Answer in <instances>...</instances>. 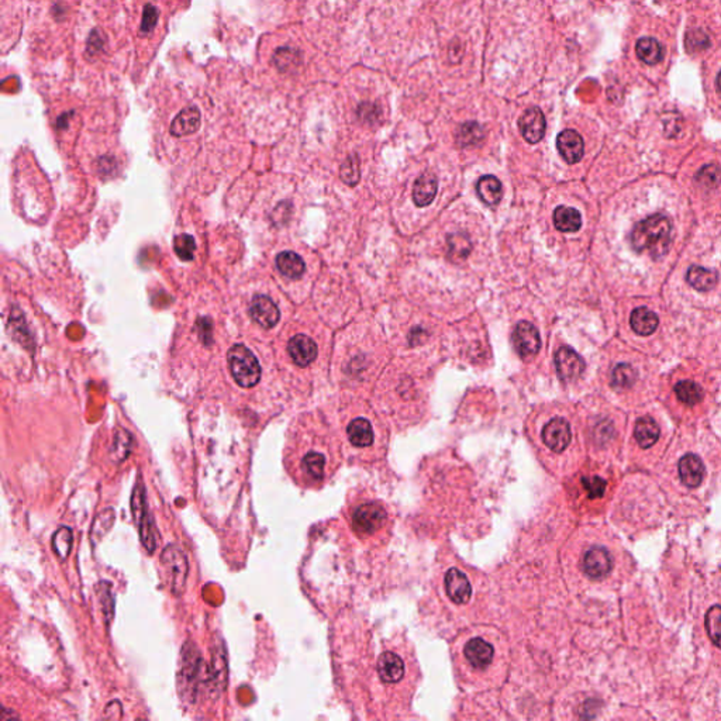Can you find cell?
<instances>
[{"label": "cell", "instance_id": "1", "mask_svg": "<svg viewBox=\"0 0 721 721\" xmlns=\"http://www.w3.org/2000/svg\"><path fill=\"white\" fill-rule=\"evenodd\" d=\"M349 523L361 540H374L389 528V513L382 502L365 499L351 509Z\"/></svg>", "mask_w": 721, "mask_h": 721}, {"label": "cell", "instance_id": "7", "mask_svg": "<svg viewBox=\"0 0 721 721\" xmlns=\"http://www.w3.org/2000/svg\"><path fill=\"white\" fill-rule=\"evenodd\" d=\"M161 563L166 575L169 590L172 592V595L179 596L185 589L189 572V563L185 553L178 546L170 544L163 550L161 555Z\"/></svg>", "mask_w": 721, "mask_h": 721}, {"label": "cell", "instance_id": "20", "mask_svg": "<svg viewBox=\"0 0 721 721\" xmlns=\"http://www.w3.org/2000/svg\"><path fill=\"white\" fill-rule=\"evenodd\" d=\"M200 110L196 106H189L173 119L169 131L173 137H185L196 133L200 129Z\"/></svg>", "mask_w": 721, "mask_h": 721}, {"label": "cell", "instance_id": "8", "mask_svg": "<svg viewBox=\"0 0 721 721\" xmlns=\"http://www.w3.org/2000/svg\"><path fill=\"white\" fill-rule=\"evenodd\" d=\"M540 443L553 455L563 454L572 443V428L566 418L554 417L543 427Z\"/></svg>", "mask_w": 721, "mask_h": 721}, {"label": "cell", "instance_id": "35", "mask_svg": "<svg viewBox=\"0 0 721 721\" xmlns=\"http://www.w3.org/2000/svg\"><path fill=\"white\" fill-rule=\"evenodd\" d=\"M72 531L68 527H61L53 537V550L55 555H58L61 560H65L72 548Z\"/></svg>", "mask_w": 721, "mask_h": 721}, {"label": "cell", "instance_id": "38", "mask_svg": "<svg viewBox=\"0 0 721 721\" xmlns=\"http://www.w3.org/2000/svg\"><path fill=\"white\" fill-rule=\"evenodd\" d=\"M582 487L583 490L586 492V496L589 499H600L603 497V494L606 493V489H607V482L605 481L603 478L597 477V475H592V477H583L582 479Z\"/></svg>", "mask_w": 721, "mask_h": 721}, {"label": "cell", "instance_id": "21", "mask_svg": "<svg viewBox=\"0 0 721 721\" xmlns=\"http://www.w3.org/2000/svg\"><path fill=\"white\" fill-rule=\"evenodd\" d=\"M276 268L283 276L289 279H299L305 273L306 265L296 252L283 251L276 256Z\"/></svg>", "mask_w": 721, "mask_h": 721}, {"label": "cell", "instance_id": "46", "mask_svg": "<svg viewBox=\"0 0 721 721\" xmlns=\"http://www.w3.org/2000/svg\"><path fill=\"white\" fill-rule=\"evenodd\" d=\"M379 116H381V110H379V106H376L375 103L367 102L358 107V117L364 123H376Z\"/></svg>", "mask_w": 721, "mask_h": 721}, {"label": "cell", "instance_id": "41", "mask_svg": "<svg viewBox=\"0 0 721 721\" xmlns=\"http://www.w3.org/2000/svg\"><path fill=\"white\" fill-rule=\"evenodd\" d=\"M158 17H160V10L154 6V4H146L144 6V11H143V20H141V27H140V34L141 36H147V34H151L158 23Z\"/></svg>", "mask_w": 721, "mask_h": 721}, {"label": "cell", "instance_id": "34", "mask_svg": "<svg viewBox=\"0 0 721 721\" xmlns=\"http://www.w3.org/2000/svg\"><path fill=\"white\" fill-rule=\"evenodd\" d=\"M637 381V371L629 364H620L614 368L612 375V384L616 388L627 389L631 388Z\"/></svg>", "mask_w": 721, "mask_h": 721}, {"label": "cell", "instance_id": "11", "mask_svg": "<svg viewBox=\"0 0 721 721\" xmlns=\"http://www.w3.org/2000/svg\"><path fill=\"white\" fill-rule=\"evenodd\" d=\"M347 440L352 450L359 452H371L376 450V433L372 423L365 417H357L348 423Z\"/></svg>", "mask_w": 721, "mask_h": 721}, {"label": "cell", "instance_id": "23", "mask_svg": "<svg viewBox=\"0 0 721 721\" xmlns=\"http://www.w3.org/2000/svg\"><path fill=\"white\" fill-rule=\"evenodd\" d=\"M688 283L695 288L699 292H708L712 291L717 285V273L712 269H706L698 265H693L689 268L686 275Z\"/></svg>", "mask_w": 721, "mask_h": 721}, {"label": "cell", "instance_id": "29", "mask_svg": "<svg viewBox=\"0 0 721 721\" xmlns=\"http://www.w3.org/2000/svg\"><path fill=\"white\" fill-rule=\"evenodd\" d=\"M484 139V130L479 123L468 121L460 126L455 133V140L460 147H474L478 146Z\"/></svg>", "mask_w": 721, "mask_h": 721}, {"label": "cell", "instance_id": "48", "mask_svg": "<svg viewBox=\"0 0 721 721\" xmlns=\"http://www.w3.org/2000/svg\"><path fill=\"white\" fill-rule=\"evenodd\" d=\"M716 85H717V89H719V92H720L721 93V71L720 72H719V75H717V80H716Z\"/></svg>", "mask_w": 721, "mask_h": 721}, {"label": "cell", "instance_id": "2", "mask_svg": "<svg viewBox=\"0 0 721 721\" xmlns=\"http://www.w3.org/2000/svg\"><path fill=\"white\" fill-rule=\"evenodd\" d=\"M672 224L663 215H652L640 222L633 233L631 244L637 252L649 251L654 258L663 255L669 246Z\"/></svg>", "mask_w": 721, "mask_h": 721}, {"label": "cell", "instance_id": "45", "mask_svg": "<svg viewBox=\"0 0 721 721\" xmlns=\"http://www.w3.org/2000/svg\"><path fill=\"white\" fill-rule=\"evenodd\" d=\"M104 48V36L99 30H93L86 43V55H97Z\"/></svg>", "mask_w": 721, "mask_h": 721}, {"label": "cell", "instance_id": "15", "mask_svg": "<svg viewBox=\"0 0 721 721\" xmlns=\"http://www.w3.org/2000/svg\"><path fill=\"white\" fill-rule=\"evenodd\" d=\"M248 312H249V316L252 320L258 322L261 327H264L266 330L275 327L281 319V313H279V309L275 305V302L264 295L255 296L251 300Z\"/></svg>", "mask_w": 721, "mask_h": 721}, {"label": "cell", "instance_id": "37", "mask_svg": "<svg viewBox=\"0 0 721 721\" xmlns=\"http://www.w3.org/2000/svg\"><path fill=\"white\" fill-rule=\"evenodd\" d=\"M696 182H699L703 188L708 189L716 188L721 182V169L719 165L710 163L703 166L696 175Z\"/></svg>", "mask_w": 721, "mask_h": 721}, {"label": "cell", "instance_id": "18", "mask_svg": "<svg viewBox=\"0 0 721 721\" xmlns=\"http://www.w3.org/2000/svg\"><path fill=\"white\" fill-rule=\"evenodd\" d=\"M678 470H679L681 481L688 487H692V489L698 487L705 479V474H706L705 464L695 454L683 455L679 461Z\"/></svg>", "mask_w": 721, "mask_h": 721}, {"label": "cell", "instance_id": "26", "mask_svg": "<svg viewBox=\"0 0 721 721\" xmlns=\"http://www.w3.org/2000/svg\"><path fill=\"white\" fill-rule=\"evenodd\" d=\"M477 192L486 205H497L502 199L503 189L500 180L493 175H484L478 180Z\"/></svg>", "mask_w": 721, "mask_h": 721}, {"label": "cell", "instance_id": "24", "mask_svg": "<svg viewBox=\"0 0 721 721\" xmlns=\"http://www.w3.org/2000/svg\"><path fill=\"white\" fill-rule=\"evenodd\" d=\"M659 434H661V430H659V425L656 424V421L651 417H641L637 420L636 423V428H634V437L639 443V445L646 450V448H651L659 438Z\"/></svg>", "mask_w": 721, "mask_h": 721}, {"label": "cell", "instance_id": "31", "mask_svg": "<svg viewBox=\"0 0 721 721\" xmlns=\"http://www.w3.org/2000/svg\"><path fill=\"white\" fill-rule=\"evenodd\" d=\"M675 395L688 406H695L703 399V389L693 381H682L675 386Z\"/></svg>", "mask_w": 721, "mask_h": 721}, {"label": "cell", "instance_id": "33", "mask_svg": "<svg viewBox=\"0 0 721 721\" xmlns=\"http://www.w3.org/2000/svg\"><path fill=\"white\" fill-rule=\"evenodd\" d=\"M705 626L709 639L721 649V606H713L708 610Z\"/></svg>", "mask_w": 721, "mask_h": 721}, {"label": "cell", "instance_id": "16", "mask_svg": "<svg viewBox=\"0 0 721 721\" xmlns=\"http://www.w3.org/2000/svg\"><path fill=\"white\" fill-rule=\"evenodd\" d=\"M558 375L562 381L572 382L578 379L585 371V361L582 357L569 347H562L555 355Z\"/></svg>", "mask_w": 721, "mask_h": 721}, {"label": "cell", "instance_id": "39", "mask_svg": "<svg viewBox=\"0 0 721 721\" xmlns=\"http://www.w3.org/2000/svg\"><path fill=\"white\" fill-rule=\"evenodd\" d=\"M173 249L182 261H192L196 251V242L189 234H180L173 241Z\"/></svg>", "mask_w": 721, "mask_h": 721}, {"label": "cell", "instance_id": "25", "mask_svg": "<svg viewBox=\"0 0 721 721\" xmlns=\"http://www.w3.org/2000/svg\"><path fill=\"white\" fill-rule=\"evenodd\" d=\"M636 54L646 65H656L663 60V48L661 43L652 37H642L637 41Z\"/></svg>", "mask_w": 721, "mask_h": 721}, {"label": "cell", "instance_id": "13", "mask_svg": "<svg viewBox=\"0 0 721 721\" xmlns=\"http://www.w3.org/2000/svg\"><path fill=\"white\" fill-rule=\"evenodd\" d=\"M513 342L517 354L526 359L537 355L541 348L538 330L527 321H520L516 325L513 332Z\"/></svg>", "mask_w": 721, "mask_h": 721}, {"label": "cell", "instance_id": "47", "mask_svg": "<svg viewBox=\"0 0 721 721\" xmlns=\"http://www.w3.org/2000/svg\"><path fill=\"white\" fill-rule=\"evenodd\" d=\"M610 434H613V425L610 421H605L603 424H599L596 427V441L597 443H602V441L607 443L612 438Z\"/></svg>", "mask_w": 721, "mask_h": 721}, {"label": "cell", "instance_id": "14", "mask_svg": "<svg viewBox=\"0 0 721 721\" xmlns=\"http://www.w3.org/2000/svg\"><path fill=\"white\" fill-rule=\"evenodd\" d=\"M519 129L526 141H528L530 144L540 143L544 139L547 130L546 116L541 112V109L540 107L527 109L519 120Z\"/></svg>", "mask_w": 721, "mask_h": 721}, {"label": "cell", "instance_id": "27", "mask_svg": "<svg viewBox=\"0 0 721 721\" xmlns=\"http://www.w3.org/2000/svg\"><path fill=\"white\" fill-rule=\"evenodd\" d=\"M554 223L555 227L563 232V233H573L578 232L582 226V217L580 213L576 209L560 206L554 212Z\"/></svg>", "mask_w": 721, "mask_h": 721}, {"label": "cell", "instance_id": "6", "mask_svg": "<svg viewBox=\"0 0 721 721\" xmlns=\"http://www.w3.org/2000/svg\"><path fill=\"white\" fill-rule=\"evenodd\" d=\"M227 362L234 381L241 388H254L261 379V367L255 355L244 345L237 344L230 348Z\"/></svg>", "mask_w": 721, "mask_h": 721}, {"label": "cell", "instance_id": "4", "mask_svg": "<svg viewBox=\"0 0 721 721\" xmlns=\"http://www.w3.org/2000/svg\"><path fill=\"white\" fill-rule=\"evenodd\" d=\"M206 678L210 679V672L205 666V661L202 659L199 649L193 642H186L182 648L179 672V686L182 696L189 700H195L200 686L206 682Z\"/></svg>", "mask_w": 721, "mask_h": 721}, {"label": "cell", "instance_id": "36", "mask_svg": "<svg viewBox=\"0 0 721 721\" xmlns=\"http://www.w3.org/2000/svg\"><path fill=\"white\" fill-rule=\"evenodd\" d=\"M273 64L279 71L286 72L292 68H296L300 64V55L296 50L292 48H279L273 55Z\"/></svg>", "mask_w": 721, "mask_h": 721}, {"label": "cell", "instance_id": "9", "mask_svg": "<svg viewBox=\"0 0 721 721\" xmlns=\"http://www.w3.org/2000/svg\"><path fill=\"white\" fill-rule=\"evenodd\" d=\"M445 596L455 606H465L474 595V587L470 576L460 568L452 566L447 569L443 580Z\"/></svg>", "mask_w": 721, "mask_h": 721}, {"label": "cell", "instance_id": "5", "mask_svg": "<svg viewBox=\"0 0 721 721\" xmlns=\"http://www.w3.org/2000/svg\"><path fill=\"white\" fill-rule=\"evenodd\" d=\"M131 513L134 517V523L139 527L140 538H141L144 548L150 554H153L157 550V531H156V524H154L153 517L148 510L147 497H146V487L140 479L133 489Z\"/></svg>", "mask_w": 721, "mask_h": 721}, {"label": "cell", "instance_id": "30", "mask_svg": "<svg viewBox=\"0 0 721 721\" xmlns=\"http://www.w3.org/2000/svg\"><path fill=\"white\" fill-rule=\"evenodd\" d=\"M131 447H133L131 435L127 431H117L113 440V445L110 448V460L114 464L124 462L131 452Z\"/></svg>", "mask_w": 721, "mask_h": 721}, {"label": "cell", "instance_id": "17", "mask_svg": "<svg viewBox=\"0 0 721 721\" xmlns=\"http://www.w3.org/2000/svg\"><path fill=\"white\" fill-rule=\"evenodd\" d=\"M288 352L296 365L309 367L318 357V345L310 337L298 334L291 338L288 344Z\"/></svg>", "mask_w": 721, "mask_h": 721}, {"label": "cell", "instance_id": "3", "mask_svg": "<svg viewBox=\"0 0 721 721\" xmlns=\"http://www.w3.org/2000/svg\"><path fill=\"white\" fill-rule=\"evenodd\" d=\"M499 658L497 644L487 633H475L460 646V663L472 675H483L492 669Z\"/></svg>", "mask_w": 721, "mask_h": 721}, {"label": "cell", "instance_id": "32", "mask_svg": "<svg viewBox=\"0 0 721 721\" xmlns=\"http://www.w3.org/2000/svg\"><path fill=\"white\" fill-rule=\"evenodd\" d=\"M113 523H114V511L112 509H106L102 514H99L94 519L93 526L90 528V540L93 541V544L99 543L109 533Z\"/></svg>", "mask_w": 721, "mask_h": 721}, {"label": "cell", "instance_id": "19", "mask_svg": "<svg viewBox=\"0 0 721 721\" xmlns=\"http://www.w3.org/2000/svg\"><path fill=\"white\" fill-rule=\"evenodd\" d=\"M557 148L568 163H576L582 160L585 153L583 139L575 130H563L557 139Z\"/></svg>", "mask_w": 721, "mask_h": 721}, {"label": "cell", "instance_id": "40", "mask_svg": "<svg viewBox=\"0 0 721 721\" xmlns=\"http://www.w3.org/2000/svg\"><path fill=\"white\" fill-rule=\"evenodd\" d=\"M97 595H99V600H100L104 617L107 619V622H110V619L114 614V600H113V596H112L110 583L102 582L97 586Z\"/></svg>", "mask_w": 721, "mask_h": 721}, {"label": "cell", "instance_id": "10", "mask_svg": "<svg viewBox=\"0 0 721 721\" xmlns=\"http://www.w3.org/2000/svg\"><path fill=\"white\" fill-rule=\"evenodd\" d=\"M613 557L610 551L600 546H593L585 551L580 561L582 572L592 580H600L610 575L613 569Z\"/></svg>", "mask_w": 721, "mask_h": 721}, {"label": "cell", "instance_id": "22", "mask_svg": "<svg viewBox=\"0 0 721 721\" xmlns=\"http://www.w3.org/2000/svg\"><path fill=\"white\" fill-rule=\"evenodd\" d=\"M437 193V178L433 173H424L421 175L413 189V199L417 206H427L430 205Z\"/></svg>", "mask_w": 721, "mask_h": 721}, {"label": "cell", "instance_id": "28", "mask_svg": "<svg viewBox=\"0 0 721 721\" xmlns=\"http://www.w3.org/2000/svg\"><path fill=\"white\" fill-rule=\"evenodd\" d=\"M631 327L640 335H651L658 328V316L646 308H639L631 313Z\"/></svg>", "mask_w": 721, "mask_h": 721}, {"label": "cell", "instance_id": "12", "mask_svg": "<svg viewBox=\"0 0 721 721\" xmlns=\"http://www.w3.org/2000/svg\"><path fill=\"white\" fill-rule=\"evenodd\" d=\"M406 661L396 651H385L378 658V678L386 686H396L406 678Z\"/></svg>", "mask_w": 721, "mask_h": 721}, {"label": "cell", "instance_id": "42", "mask_svg": "<svg viewBox=\"0 0 721 721\" xmlns=\"http://www.w3.org/2000/svg\"><path fill=\"white\" fill-rule=\"evenodd\" d=\"M709 47H710V40H709V37L706 36L705 31H702V30H690L686 34V48L690 53L703 51V50H706Z\"/></svg>", "mask_w": 721, "mask_h": 721}, {"label": "cell", "instance_id": "44", "mask_svg": "<svg viewBox=\"0 0 721 721\" xmlns=\"http://www.w3.org/2000/svg\"><path fill=\"white\" fill-rule=\"evenodd\" d=\"M471 251L470 239L464 234H454L450 237V252L457 258H464Z\"/></svg>", "mask_w": 721, "mask_h": 721}, {"label": "cell", "instance_id": "43", "mask_svg": "<svg viewBox=\"0 0 721 721\" xmlns=\"http://www.w3.org/2000/svg\"><path fill=\"white\" fill-rule=\"evenodd\" d=\"M341 178L348 185H355L359 180V161L357 156H351L342 163Z\"/></svg>", "mask_w": 721, "mask_h": 721}]
</instances>
